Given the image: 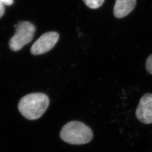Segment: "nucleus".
<instances>
[{
    "label": "nucleus",
    "mask_w": 152,
    "mask_h": 152,
    "mask_svg": "<svg viewBox=\"0 0 152 152\" xmlns=\"http://www.w3.org/2000/svg\"><path fill=\"white\" fill-rule=\"evenodd\" d=\"M50 103L49 98L44 93H32L23 96L18 104L22 115L29 120L39 118L45 112Z\"/></svg>",
    "instance_id": "1"
},
{
    "label": "nucleus",
    "mask_w": 152,
    "mask_h": 152,
    "mask_svg": "<svg viewBox=\"0 0 152 152\" xmlns=\"http://www.w3.org/2000/svg\"><path fill=\"white\" fill-rule=\"evenodd\" d=\"M61 139L72 145H82L90 142L93 137L89 127L79 121H71L65 124L60 131Z\"/></svg>",
    "instance_id": "2"
},
{
    "label": "nucleus",
    "mask_w": 152,
    "mask_h": 152,
    "mask_svg": "<svg viewBox=\"0 0 152 152\" xmlns=\"http://www.w3.org/2000/svg\"><path fill=\"white\" fill-rule=\"evenodd\" d=\"M15 27V33L10 38L9 45L12 51H18L32 41L36 27L32 23L27 21L19 22Z\"/></svg>",
    "instance_id": "3"
},
{
    "label": "nucleus",
    "mask_w": 152,
    "mask_h": 152,
    "mask_svg": "<svg viewBox=\"0 0 152 152\" xmlns=\"http://www.w3.org/2000/svg\"><path fill=\"white\" fill-rule=\"evenodd\" d=\"M59 39V34L56 32H48L43 34L33 44L31 53L34 55L44 54L50 51Z\"/></svg>",
    "instance_id": "4"
},
{
    "label": "nucleus",
    "mask_w": 152,
    "mask_h": 152,
    "mask_svg": "<svg viewBox=\"0 0 152 152\" xmlns=\"http://www.w3.org/2000/svg\"><path fill=\"white\" fill-rule=\"evenodd\" d=\"M135 114L137 119L141 123L152 124V94L147 93L141 97Z\"/></svg>",
    "instance_id": "5"
},
{
    "label": "nucleus",
    "mask_w": 152,
    "mask_h": 152,
    "mask_svg": "<svg viewBox=\"0 0 152 152\" xmlns=\"http://www.w3.org/2000/svg\"><path fill=\"white\" fill-rule=\"evenodd\" d=\"M136 0H115L114 15L117 18H123L128 15L136 5Z\"/></svg>",
    "instance_id": "6"
},
{
    "label": "nucleus",
    "mask_w": 152,
    "mask_h": 152,
    "mask_svg": "<svg viewBox=\"0 0 152 152\" xmlns=\"http://www.w3.org/2000/svg\"><path fill=\"white\" fill-rule=\"evenodd\" d=\"M89 8L96 9L103 5L105 0H83Z\"/></svg>",
    "instance_id": "7"
},
{
    "label": "nucleus",
    "mask_w": 152,
    "mask_h": 152,
    "mask_svg": "<svg viewBox=\"0 0 152 152\" xmlns=\"http://www.w3.org/2000/svg\"><path fill=\"white\" fill-rule=\"evenodd\" d=\"M145 68L148 72L152 75V54L150 55L147 58L145 63Z\"/></svg>",
    "instance_id": "8"
},
{
    "label": "nucleus",
    "mask_w": 152,
    "mask_h": 152,
    "mask_svg": "<svg viewBox=\"0 0 152 152\" xmlns=\"http://www.w3.org/2000/svg\"><path fill=\"white\" fill-rule=\"evenodd\" d=\"M0 2L4 6H11L14 3V0H0Z\"/></svg>",
    "instance_id": "9"
},
{
    "label": "nucleus",
    "mask_w": 152,
    "mask_h": 152,
    "mask_svg": "<svg viewBox=\"0 0 152 152\" xmlns=\"http://www.w3.org/2000/svg\"><path fill=\"white\" fill-rule=\"evenodd\" d=\"M5 11V6L0 2V18L4 15Z\"/></svg>",
    "instance_id": "10"
}]
</instances>
